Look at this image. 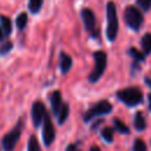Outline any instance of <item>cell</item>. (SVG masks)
<instances>
[{"mask_svg":"<svg viewBox=\"0 0 151 151\" xmlns=\"http://www.w3.org/2000/svg\"><path fill=\"white\" fill-rule=\"evenodd\" d=\"M140 45L145 54L151 53V33H146L140 39Z\"/></svg>","mask_w":151,"mask_h":151,"instance_id":"5bb4252c","label":"cell"},{"mask_svg":"<svg viewBox=\"0 0 151 151\" xmlns=\"http://www.w3.org/2000/svg\"><path fill=\"white\" fill-rule=\"evenodd\" d=\"M117 98L127 106H136L143 101V93L138 87H126L117 92Z\"/></svg>","mask_w":151,"mask_h":151,"instance_id":"7a4b0ae2","label":"cell"},{"mask_svg":"<svg viewBox=\"0 0 151 151\" xmlns=\"http://www.w3.org/2000/svg\"><path fill=\"white\" fill-rule=\"evenodd\" d=\"M31 113H32V122H33V125L35 127L40 126V124L44 122V119H45V117L47 114L46 107L41 101H35L32 105Z\"/></svg>","mask_w":151,"mask_h":151,"instance_id":"ba28073f","label":"cell"},{"mask_svg":"<svg viewBox=\"0 0 151 151\" xmlns=\"http://www.w3.org/2000/svg\"><path fill=\"white\" fill-rule=\"evenodd\" d=\"M129 54L134 59V61H144V59H145V55L134 47H131L129 50Z\"/></svg>","mask_w":151,"mask_h":151,"instance_id":"ffe728a7","label":"cell"},{"mask_svg":"<svg viewBox=\"0 0 151 151\" xmlns=\"http://www.w3.org/2000/svg\"><path fill=\"white\" fill-rule=\"evenodd\" d=\"M12 47H13V45H12L11 41L5 42V44L0 47V54H6V53H8V52L12 50Z\"/></svg>","mask_w":151,"mask_h":151,"instance_id":"cb8c5ba5","label":"cell"},{"mask_svg":"<svg viewBox=\"0 0 151 151\" xmlns=\"http://www.w3.org/2000/svg\"><path fill=\"white\" fill-rule=\"evenodd\" d=\"M147 100H149V109H150V111H151V93L149 94V97H147Z\"/></svg>","mask_w":151,"mask_h":151,"instance_id":"4316f807","label":"cell"},{"mask_svg":"<svg viewBox=\"0 0 151 151\" xmlns=\"http://www.w3.org/2000/svg\"><path fill=\"white\" fill-rule=\"evenodd\" d=\"M136 4L139 8H142L144 12H147L151 8V0H137Z\"/></svg>","mask_w":151,"mask_h":151,"instance_id":"7402d4cb","label":"cell"},{"mask_svg":"<svg viewBox=\"0 0 151 151\" xmlns=\"http://www.w3.org/2000/svg\"><path fill=\"white\" fill-rule=\"evenodd\" d=\"M68 113H70V106H68V104L66 103V104H63V106L60 107V110H59V112L57 113V119H58V123L61 125V124H64L65 123V120L68 118Z\"/></svg>","mask_w":151,"mask_h":151,"instance_id":"4fadbf2b","label":"cell"},{"mask_svg":"<svg viewBox=\"0 0 151 151\" xmlns=\"http://www.w3.org/2000/svg\"><path fill=\"white\" fill-rule=\"evenodd\" d=\"M113 110L112 105L110 101L107 100H100L96 104H93L84 114V122L88 123L90 120H92L93 118L98 117V116H104V114H109L111 113V111Z\"/></svg>","mask_w":151,"mask_h":151,"instance_id":"5b68a950","label":"cell"},{"mask_svg":"<svg viewBox=\"0 0 151 151\" xmlns=\"http://www.w3.org/2000/svg\"><path fill=\"white\" fill-rule=\"evenodd\" d=\"M27 151H41L40 145L35 136H31L28 139V145H27Z\"/></svg>","mask_w":151,"mask_h":151,"instance_id":"ac0fdd59","label":"cell"},{"mask_svg":"<svg viewBox=\"0 0 151 151\" xmlns=\"http://www.w3.org/2000/svg\"><path fill=\"white\" fill-rule=\"evenodd\" d=\"M81 19L84 22V27L87 32L93 33L96 28V15L90 8H83L81 9Z\"/></svg>","mask_w":151,"mask_h":151,"instance_id":"9c48e42d","label":"cell"},{"mask_svg":"<svg viewBox=\"0 0 151 151\" xmlns=\"http://www.w3.org/2000/svg\"><path fill=\"white\" fill-rule=\"evenodd\" d=\"M59 67H60V71H61L63 74H66L71 70V67H72V58L67 53H65V52L60 53Z\"/></svg>","mask_w":151,"mask_h":151,"instance_id":"8fae6325","label":"cell"},{"mask_svg":"<svg viewBox=\"0 0 151 151\" xmlns=\"http://www.w3.org/2000/svg\"><path fill=\"white\" fill-rule=\"evenodd\" d=\"M50 101H51V107H52V111L53 113L57 116V113L59 112L60 107L63 106V99H61V93L60 91H53L50 96Z\"/></svg>","mask_w":151,"mask_h":151,"instance_id":"30bf717a","label":"cell"},{"mask_svg":"<svg viewBox=\"0 0 151 151\" xmlns=\"http://www.w3.org/2000/svg\"><path fill=\"white\" fill-rule=\"evenodd\" d=\"M90 151H101V150H100V147H99V146L93 145V146H91V147H90Z\"/></svg>","mask_w":151,"mask_h":151,"instance_id":"484cf974","label":"cell"},{"mask_svg":"<svg viewBox=\"0 0 151 151\" xmlns=\"http://www.w3.org/2000/svg\"><path fill=\"white\" fill-rule=\"evenodd\" d=\"M113 124H114V129L119 132V133H124V134H129L130 133V129L118 118L113 119Z\"/></svg>","mask_w":151,"mask_h":151,"instance_id":"2e32d148","label":"cell"},{"mask_svg":"<svg viewBox=\"0 0 151 151\" xmlns=\"http://www.w3.org/2000/svg\"><path fill=\"white\" fill-rule=\"evenodd\" d=\"M42 1H44V0H29V1H28V8H29L31 13H33V14L38 13V12L41 9Z\"/></svg>","mask_w":151,"mask_h":151,"instance_id":"e0dca14e","label":"cell"},{"mask_svg":"<svg viewBox=\"0 0 151 151\" xmlns=\"http://www.w3.org/2000/svg\"><path fill=\"white\" fill-rule=\"evenodd\" d=\"M106 18H107V27H106V37L109 41H114L118 34V15L117 8L113 1H109L106 5Z\"/></svg>","mask_w":151,"mask_h":151,"instance_id":"6da1fadb","label":"cell"},{"mask_svg":"<svg viewBox=\"0 0 151 151\" xmlns=\"http://www.w3.org/2000/svg\"><path fill=\"white\" fill-rule=\"evenodd\" d=\"M65 151H80V149L78 147L77 144H68L66 146V150Z\"/></svg>","mask_w":151,"mask_h":151,"instance_id":"d4e9b609","label":"cell"},{"mask_svg":"<svg viewBox=\"0 0 151 151\" xmlns=\"http://www.w3.org/2000/svg\"><path fill=\"white\" fill-rule=\"evenodd\" d=\"M124 19H125L126 25L133 31H138L144 22V17L142 12L133 5H129L125 8Z\"/></svg>","mask_w":151,"mask_h":151,"instance_id":"277c9868","label":"cell"},{"mask_svg":"<svg viewBox=\"0 0 151 151\" xmlns=\"http://www.w3.org/2000/svg\"><path fill=\"white\" fill-rule=\"evenodd\" d=\"M4 38V31H2V28H1V26H0V40Z\"/></svg>","mask_w":151,"mask_h":151,"instance_id":"83f0119b","label":"cell"},{"mask_svg":"<svg viewBox=\"0 0 151 151\" xmlns=\"http://www.w3.org/2000/svg\"><path fill=\"white\" fill-rule=\"evenodd\" d=\"M55 138V130L52 124L51 117L46 114L44 122H42V142L46 146H50Z\"/></svg>","mask_w":151,"mask_h":151,"instance_id":"52a82bcc","label":"cell"},{"mask_svg":"<svg viewBox=\"0 0 151 151\" xmlns=\"http://www.w3.org/2000/svg\"><path fill=\"white\" fill-rule=\"evenodd\" d=\"M15 24H17V27L19 29H24L27 25V14L25 12L20 13L18 17H17V20H15Z\"/></svg>","mask_w":151,"mask_h":151,"instance_id":"d6986e66","label":"cell"},{"mask_svg":"<svg viewBox=\"0 0 151 151\" xmlns=\"http://www.w3.org/2000/svg\"><path fill=\"white\" fill-rule=\"evenodd\" d=\"M0 21H1V28L4 31V34L5 35L11 34V32H12V21H11V19L8 17L2 15L0 18Z\"/></svg>","mask_w":151,"mask_h":151,"instance_id":"9a60e30c","label":"cell"},{"mask_svg":"<svg viewBox=\"0 0 151 151\" xmlns=\"http://www.w3.org/2000/svg\"><path fill=\"white\" fill-rule=\"evenodd\" d=\"M101 137L107 143H112L113 142V129H111V127H104L101 130Z\"/></svg>","mask_w":151,"mask_h":151,"instance_id":"44dd1931","label":"cell"},{"mask_svg":"<svg viewBox=\"0 0 151 151\" xmlns=\"http://www.w3.org/2000/svg\"><path fill=\"white\" fill-rule=\"evenodd\" d=\"M22 131V122H18L17 126L12 129L4 138H2V147L5 151H13L14 147L17 146V143L21 136Z\"/></svg>","mask_w":151,"mask_h":151,"instance_id":"8992f818","label":"cell"},{"mask_svg":"<svg viewBox=\"0 0 151 151\" xmlns=\"http://www.w3.org/2000/svg\"><path fill=\"white\" fill-rule=\"evenodd\" d=\"M93 58H94V67L88 76L90 83H96L101 78L103 73L106 70V64H107V57L104 51H96L93 53Z\"/></svg>","mask_w":151,"mask_h":151,"instance_id":"3957f363","label":"cell"},{"mask_svg":"<svg viewBox=\"0 0 151 151\" xmlns=\"http://www.w3.org/2000/svg\"><path fill=\"white\" fill-rule=\"evenodd\" d=\"M133 123H134V127L138 131H143L146 127V123H145V117L143 114L142 111H137L133 118Z\"/></svg>","mask_w":151,"mask_h":151,"instance_id":"7c38bea8","label":"cell"},{"mask_svg":"<svg viewBox=\"0 0 151 151\" xmlns=\"http://www.w3.org/2000/svg\"><path fill=\"white\" fill-rule=\"evenodd\" d=\"M133 151H146V144L143 139H136L133 144Z\"/></svg>","mask_w":151,"mask_h":151,"instance_id":"603a6c76","label":"cell"}]
</instances>
